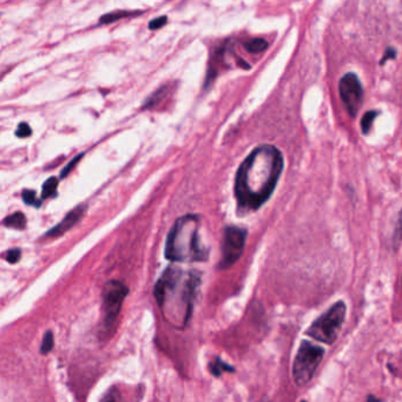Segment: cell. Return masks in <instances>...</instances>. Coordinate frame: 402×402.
<instances>
[{
  "label": "cell",
  "instance_id": "10",
  "mask_svg": "<svg viewBox=\"0 0 402 402\" xmlns=\"http://www.w3.org/2000/svg\"><path fill=\"white\" fill-rule=\"evenodd\" d=\"M209 371L214 376L218 377L221 376V374L224 373V372L233 373V372H235V368H233L232 366L228 365L227 362H224L223 360L220 359V357H215L214 361L209 363Z\"/></svg>",
  "mask_w": 402,
  "mask_h": 402
},
{
  "label": "cell",
  "instance_id": "24",
  "mask_svg": "<svg viewBox=\"0 0 402 402\" xmlns=\"http://www.w3.org/2000/svg\"><path fill=\"white\" fill-rule=\"evenodd\" d=\"M395 55H397V52H395L394 49H387V51L385 53V56H383L382 60H381V64H383L387 59H392V58H395Z\"/></svg>",
  "mask_w": 402,
  "mask_h": 402
},
{
  "label": "cell",
  "instance_id": "7",
  "mask_svg": "<svg viewBox=\"0 0 402 402\" xmlns=\"http://www.w3.org/2000/svg\"><path fill=\"white\" fill-rule=\"evenodd\" d=\"M247 230L239 227H227L222 241V258L220 269H228L235 264L244 250Z\"/></svg>",
  "mask_w": 402,
  "mask_h": 402
},
{
  "label": "cell",
  "instance_id": "19",
  "mask_svg": "<svg viewBox=\"0 0 402 402\" xmlns=\"http://www.w3.org/2000/svg\"><path fill=\"white\" fill-rule=\"evenodd\" d=\"M164 90H165V87L159 88L157 92H155L149 99H146L145 103H144V105H143L144 109H149V108H151V106L157 104L159 100H161V98H163L164 97V94H165Z\"/></svg>",
  "mask_w": 402,
  "mask_h": 402
},
{
  "label": "cell",
  "instance_id": "8",
  "mask_svg": "<svg viewBox=\"0 0 402 402\" xmlns=\"http://www.w3.org/2000/svg\"><path fill=\"white\" fill-rule=\"evenodd\" d=\"M339 90L345 108L351 117L356 116L363 100V88L357 76L354 73L345 75L340 81Z\"/></svg>",
  "mask_w": 402,
  "mask_h": 402
},
{
  "label": "cell",
  "instance_id": "11",
  "mask_svg": "<svg viewBox=\"0 0 402 402\" xmlns=\"http://www.w3.org/2000/svg\"><path fill=\"white\" fill-rule=\"evenodd\" d=\"M26 223H28V221H26L25 215H24L23 212H14V214L6 217L4 221V224L6 227L17 230L25 229Z\"/></svg>",
  "mask_w": 402,
  "mask_h": 402
},
{
  "label": "cell",
  "instance_id": "2",
  "mask_svg": "<svg viewBox=\"0 0 402 402\" xmlns=\"http://www.w3.org/2000/svg\"><path fill=\"white\" fill-rule=\"evenodd\" d=\"M202 275L194 269L170 265L163 271L155 286V297L168 321L175 327L184 328L194 310L196 294Z\"/></svg>",
  "mask_w": 402,
  "mask_h": 402
},
{
  "label": "cell",
  "instance_id": "14",
  "mask_svg": "<svg viewBox=\"0 0 402 402\" xmlns=\"http://www.w3.org/2000/svg\"><path fill=\"white\" fill-rule=\"evenodd\" d=\"M267 46H268L267 40L262 39V38L251 39L244 44L245 50H248V51L251 53H259V52L264 51V50L267 49Z\"/></svg>",
  "mask_w": 402,
  "mask_h": 402
},
{
  "label": "cell",
  "instance_id": "23",
  "mask_svg": "<svg viewBox=\"0 0 402 402\" xmlns=\"http://www.w3.org/2000/svg\"><path fill=\"white\" fill-rule=\"evenodd\" d=\"M168 22V18L163 16V17H159V18H156V19H153L152 22H150L149 24V29H157L159 28H162V26L165 25Z\"/></svg>",
  "mask_w": 402,
  "mask_h": 402
},
{
  "label": "cell",
  "instance_id": "1",
  "mask_svg": "<svg viewBox=\"0 0 402 402\" xmlns=\"http://www.w3.org/2000/svg\"><path fill=\"white\" fill-rule=\"evenodd\" d=\"M283 170L282 153L274 145L257 146L239 165L235 197L238 211L257 210L273 194Z\"/></svg>",
  "mask_w": 402,
  "mask_h": 402
},
{
  "label": "cell",
  "instance_id": "17",
  "mask_svg": "<svg viewBox=\"0 0 402 402\" xmlns=\"http://www.w3.org/2000/svg\"><path fill=\"white\" fill-rule=\"evenodd\" d=\"M376 116H377L376 111H368L367 114H365V116L362 117L361 120V129L363 134H368V131L372 128V123H373V120Z\"/></svg>",
  "mask_w": 402,
  "mask_h": 402
},
{
  "label": "cell",
  "instance_id": "25",
  "mask_svg": "<svg viewBox=\"0 0 402 402\" xmlns=\"http://www.w3.org/2000/svg\"><path fill=\"white\" fill-rule=\"evenodd\" d=\"M367 402H383V401L380 400V399H376L375 397H373V395H368Z\"/></svg>",
  "mask_w": 402,
  "mask_h": 402
},
{
  "label": "cell",
  "instance_id": "3",
  "mask_svg": "<svg viewBox=\"0 0 402 402\" xmlns=\"http://www.w3.org/2000/svg\"><path fill=\"white\" fill-rule=\"evenodd\" d=\"M200 217L185 215L171 228L165 243V257L171 262H204L209 250L204 248L200 236Z\"/></svg>",
  "mask_w": 402,
  "mask_h": 402
},
{
  "label": "cell",
  "instance_id": "20",
  "mask_svg": "<svg viewBox=\"0 0 402 402\" xmlns=\"http://www.w3.org/2000/svg\"><path fill=\"white\" fill-rule=\"evenodd\" d=\"M83 156H84V153H79L78 156H76L75 158L72 159V161H70L69 163H67V165L66 167L64 168L63 170H61V172H60V176H59V178H64V177H66L67 175H69V173L71 172V171L73 170V168L76 167L77 164L79 163V161H81V158L83 157Z\"/></svg>",
  "mask_w": 402,
  "mask_h": 402
},
{
  "label": "cell",
  "instance_id": "21",
  "mask_svg": "<svg viewBox=\"0 0 402 402\" xmlns=\"http://www.w3.org/2000/svg\"><path fill=\"white\" fill-rule=\"evenodd\" d=\"M31 135H32V130H31V128H29V124L20 123L19 126H18L17 131H16L17 137L26 138V137H29Z\"/></svg>",
  "mask_w": 402,
  "mask_h": 402
},
{
  "label": "cell",
  "instance_id": "22",
  "mask_svg": "<svg viewBox=\"0 0 402 402\" xmlns=\"http://www.w3.org/2000/svg\"><path fill=\"white\" fill-rule=\"evenodd\" d=\"M20 257H22V251H20V249H11L6 254V261L14 264V263L19 261Z\"/></svg>",
  "mask_w": 402,
  "mask_h": 402
},
{
  "label": "cell",
  "instance_id": "16",
  "mask_svg": "<svg viewBox=\"0 0 402 402\" xmlns=\"http://www.w3.org/2000/svg\"><path fill=\"white\" fill-rule=\"evenodd\" d=\"M53 345H55V340H53V334L51 332H46L45 335H44L43 342H41V347H40L41 354H44V355L49 354L50 351L52 350Z\"/></svg>",
  "mask_w": 402,
  "mask_h": 402
},
{
  "label": "cell",
  "instance_id": "26",
  "mask_svg": "<svg viewBox=\"0 0 402 402\" xmlns=\"http://www.w3.org/2000/svg\"><path fill=\"white\" fill-rule=\"evenodd\" d=\"M301 402H307V401H301Z\"/></svg>",
  "mask_w": 402,
  "mask_h": 402
},
{
  "label": "cell",
  "instance_id": "5",
  "mask_svg": "<svg viewBox=\"0 0 402 402\" xmlns=\"http://www.w3.org/2000/svg\"><path fill=\"white\" fill-rule=\"evenodd\" d=\"M324 356V349L312 342L302 341L292 365V377L298 387L308 385Z\"/></svg>",
  "mask_w": 402,
  "mask_h": 402
},
{
  "label": "cell",
  "instance_id": "12",
  "mask_svg": "<svg viewBox=\"0 0 402 402\" xmlns=\"http://www.w3.org/2000/svg\"><path fill=\"white\" fill-rule=\"evenodd\" d=\"M140 13H141V12L115 11V12H110V13H106V14H104V16L100 17L99 22L102 24H110V23L117 22V20H119V19H123V18H125V17L137 16V14H140Z\"/></svg>",
  "mask_w": 402,
  "mask_h": 402
},
{
  "label": "cell",
  "instance_id": "15",
  "mask_svg": "<svg viewBox=\"0 0 402 402\" xmlns=\"http://www.w3.org/2000/svg\"><path fill=\"white\" fill-rule=\"evenodd\" d=\"M23 201L29 205H34L35 208H39L41 205V202L37 199V194L33 190H29V189H26L22 193Z\"/></svg>",
  "mask_w": 402,
  "mask_h": 402
},
{
  "label": "cell",
  "instance_id": "18",
  "mask_svg": "<svg viewBox=\"0 0 402 402\" xmlns=\"http://www.w3.org/2000/svg\"><path fill=\"white\" fill-rule=\"evenodd\" d=\"M100 402H123L122 395L116 388H111L106 392V394L102 398Z\"/></svg>",
  "mask_w": 402,
  "mask_h": 402
},
{
  "label": "cell",
  "instance_id": "4",
  "mask_svg": "<svg viewBox=\"0 0 402 402\" xmlns=\"http://www.w3.org/2000/svg\"><path fill=\"white\" fill-rule=\"evenodd\" d=\"M347 307L344 301L334 303L326 313L313 322L306 334L322 344L333 345L338 339L345 318Z\"/></svg>",
  "mask_w": 402,
  "mask_h": 402
},
{
  "label": "cell",
  "instance_id": "6",
  "mask_svg": "<svg viewBox=\"0 0 402 402\" xmlns=\"http://www.w3.org/2000/svg\"><path fill=\"white\" fill-rule=\"evenodd\" d=\"M129 289L119 281H109L103 288V326L111 328L116 323Z\"/></svg>",
  "mask_w": 402,
  "mask_h": 402
},
{
  "label": "cell",
  "instance_id": "13",
  "mask_svg": "<svg viewBox=\"0 0 402 402\" xmlns=\"http://www.w3.org/2000/svg\"><path fill=\"white\" fill-rule=\"evenodd\" d=\"M59 184V179L57 177H51L44 183L43 190H41V200L50 199L51 196H55L57 193V188Z\"/></svg>",
  "mask_w": 402,
  "mask_h": 402
},
{
  "label": "cell",
  "instance_id": "9",
  "mask_svg": "<svg viewBox=\"0 0 402 402\" xmlns=\"http://www.w3.org/2000/svg\"><path fill=\"white\" fill-rule=\"evenodd\" d=\"M85 210H86V206L85 205H78L76 206L75 209L71 210V211L63 218V221L60 223H58L57 226L53 227L51 230L46 232V237H59L63 233L66 231H69L70 229H72V227H75L79 221L82 220L83 215H84Z\"/></svg>",
  "mask_w": 402,
  "mask_h": 402
}]
</instances>
